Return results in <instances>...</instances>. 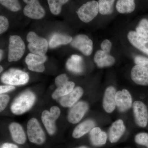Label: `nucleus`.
I'll list each match as a JSON object with an SVG mask.
<instances>
[{"instance_id":"29","label":"nucleus","mask_w":148,"mask_h":148,"mask_svg":"<svg viewBox=\"0 0 148 148\" xmlns=\"http://www.w3.org/2000/svg\"><path fill=\"white\" fill-rule=\"evenodd\" d=\"M1 4L11 11L16 12L21 9L18 0H0Z\"/></svg>"},{"instance_id":"40","label":"nucleus","mask_w":148,"mask_h":148,"mask_svg":"<svg viewBox=\"0 0 148 148\" xmlns=\"http://www.w3.org/2000/svg\"><path fill=\"white\" fill-rule=\"evenodd\" d=\"M75 148H89L88 147H85V146H81V147H77Z\"/></svg>"},{"instance_id":"23","label":"nucleus","mask_w":148,"mask_h":148,"mask_svg":"<svg viewBox=\"0 0 148 148\" xmlns=\"http://www.w3.org/2000/svg\"><path fill=\"white\" fill-rule=\"evenodd\" d=\"M95 125V122L92 120H86L82 122L74 129L73 137L75 138H80L90 131Z\"/></svg>"},{"instance_id":"5","label":"nucleus","mask_w":148,"mask_h":148,"mask_svg":"<svg viewBox=\"0 0 148 148\" xmlns=\"http://www.w3.org/2000/svg\"><path fill=\"white\" fill-rule=\"evenodd\" d=\"M27 132L29 141L37 145H42L45 140V135L36 118L29 120L27 125Z\"/></svg>"},{"instance_id":"6","label":"nucleus","mask_w":148,"mask_h":148,"mask_svg":"<svg viewBox=\"0 0 148 148\" xmlns=\"http://www.w3.org/2000/svg\"><path fill=\"white\" fill-rule=\"evenodd\" d=\"M77 12L79 18L83 22H90L99 12L98 3L95 1L87 2L81 6Z\"/></svg>"},{"instance_id":"36","label":"nucleus","mask_w":148,"mask_h":148,"mask_svg":"<svg viewBox=\"0 0 148 148\" xmlns=\"http://www.w3.org/2000/svg\"><path fill=\"white\" fill-rule=\"evenodd\" d=\"M112 47V43L108 39L104 40L101 44L102 50L108 53H109Z\"/></svg>"},{"instance_id":"3","label":"nucleus","mask_w":148,"mask_h":148,"mask_svg":"<svg viewBox=\"0 0 148 148\" xmlns=\"http://www.w3.org/2000/svg\"><path fill=\"white\" fill-rule=\"evenodd\" d=\"M25 45L21 37L14 35L10 37L8 47V61H17L24 55Z\"/></svg>"},{"instance_id":"20","label":"nucleus","mask_w":148,"mask_h":148,"mask_svg":"<svg viewBox=\"0 0 148 148\" xmlns=\"http://www.w3.org/2000/svg\"><path fill=\"white\" fill-rule=\"evenodd\" d=\"M12 138L15 143L23 144L26 141V136L23 128L17 123L13 122L9 126Z\"/></svg>"},{"instance_id":"35","label":"nucleus","mask_w":148,"mask_h":148,"mask_svg":"<svg viewBox=\"0 0 148 148\" xmlns=\"http://www.w3.org/2000/svg\"><path fill=\"white\" fill-rule=\"evenodd\" d=\"M10 101V97L7 95L1 94L0 95V110L2 112L7 106Z\"/></svg>"},{"instance_id":"19","label":"nucleus","mask_w":148,"mask_h":148,"mask_svg":"<svg viewBox=\"0 0 148 148\" xmlns=\"http://www.w3.org/2000/svg\"><path fill=\"white\" fill-rule=\"evenodd\" d=\"M94 61L98 67L103 68L113 66L115 62V59L109 53L103 50H98L94 56Z\"/></svg>"},{"instance_id":"11","label":"nucleus","mask_w":148,"mask_h":148,"mask_svg":"<svg viewBox=\"0 0 148 148\" xmlns=\"http://www.w3.org/2000/svg\"><path fill=\"white\" fill-rule=\"evenodd\" d=\"M88 109L87 103L81 101L72 106L68 115L69 122L76 124L80 121Z\"/></svg>"},{"instance_id":"41","label":"nucleus","mask_w":148,"mask_h":148,"mask_svg":"<svg viewBox=\"0 0 148 148\" xmlns=\"http://www.w3.org/2000/svg\"><path fill=\"white\" fill-rule=\"evenodd\" d=\"M0 68H1V71H0V72H1H1H2L3 71V68L1 66Z\"/></svg>"},{"instance_id":"1","label":"nucleus","mask_w":148,"mask_h":148,"mask_svg":"<svg viewBox=\"0 0 148 148\" xmlns=\"http://www.w3.org/2000/svg\"><path fill=\"white\" fill-rule=\"evenodd\" d=\"M36 96L31 91L22 92L14 99L11 106V111L14 114L21 115L29 111L34 104Z\"/></svg>"},{"instance_id":"17","label":"nucleus","mask_w":148,"mask_h":148,"mask_svg":"<svg viewBox=\"0 0 148 148\" xmlns=\"http://www.w3.org/2000/svg\"><path fill=\"white\" fill-rule=\"evenodd\" d=\"M83 94V90L80 87L74 88L71 92L65 96L61 97L60 104L65 108H71L78 101Z\"/></svg>"},{"instance_id":"13","label":"nucleus","mask_w":148,"mask_h":148,"mask_svg":"<svg viewBox=\"0 0 148 148\" xmlns=\"http://www.w3.org/2000/svg\"><path fill=\"white\" fill-rule=\"evenodd\" d=\"M115 101L116 106L120 112H126L132 107V97L126 89H123L116 92Z\"/></svg>"},{"instance_id":"32","label":"nucleus","mask_w":148,"mask_h":148,"mask_svg":"<svg viewBox=\"0 0 148 148\" xmlns=\"http://www.w3.org/2000/svg\"><path fill=\"white\" fill-rule=\"evenodd\" d=\"M9 27L8 19L5 16H0V34H2L8 30Z\"/></svg>"},{"instance_id":"30","label":"nucleus","mask_w":148,"mask_h":148,"mask_svg":"<svg viewBox=\"0 0 148 148\" xmlns=\"http://www.w3.org/2000/svg\"><path fill=\"white\" fill-rule=\"evenodd\" d=\"M136 32L141 36L148 38V20L142 19L136 28Z\"/></svg>"},{"instance_id":"39","label":"nucleus","mask_w":148,"mask_h":148,"mask_svg":"<svg viewBox=\"0 0 148 148\" xmlns=\"http://www.w3.org/2000/svg\"><path fill=\"white\" fill-rule=\"evenodd\" d=\"M0 53H1V56H1V58H0V59H1V60L2 58L3 53V51L2 50H1H1H0Z\"/></svg>"},{"instance_id":"28","label":"nucleus","mask_w":148,"mask_h":148,"mask_svg":"<svg viewBox=\"0 0 148 148\" xmlns=\"http://www.w3.org/2000/svg\"><path fill=\"white\" fill-rule=\"evenodd\" d=\"M49 10L54 15L61 13L63 5L69 2V0H47Z\"/></svg>"},{"instance_id":"16","label":"nucleus","mask_w":148,"mask_h":148,"mask_svg":"<svg viewBox=\"0 0 148 148\" xmlns=\"http://www.w3.org/2000/svg\"><path fill=\"white\" fill-rule=\"evenodd\" d=\"M116 93L115 88L112 86H109L105 91L103 98V107L107 112L110 113L115 109Z\"/></svg>"},{"instance_id":"31","label":"nucleus","mask_w":148,"mask_h":148,"mask_svg":"<svg viewBox=\"0 0 148 148\" xmlns=\"http://www.w3.org/2000/svg\"><path fill=\"white\" fill-rule=\"evenodd\" d=\"M135 143L140 145L146 146L148 148V133L141 132L135 136Z\"/></svg>"},{"instance_id":"4","label":"nucleus","mask_w":148,"mask_h":148,"mask_svg":"<svg viewBox=\"0 0 148 148\" xmlns=\"http://www.w3.org/2000/svg\"><path fill=\"white\" fill-rule=\"evenodd\" d=\"M1 80L5 84L18 86L27 84L29 80V75L21 70L10 69L2 75Z\"/></svg>"},{"instance_id":"14","label":"nucleus","mask_w":148,"mask_h":148,"mask_svg":"<svg viewBox=\"0 0 148 148\" xmlns=\"http://www.w3.org/2000/svg\"><path fill=\"white\" fill-rule=\"evenodd\" d=\"M131 77L136 84L142 86L148 85V69L136 65L132 68Z\"/></svg>"},{"instance_id":"34","label":"nucleus","mask_w":148,"mask_h":148,"mask_svg":"<svg viewBox=\"0 0 148 148\" xmlns=\"http://www.w3.org/2000/svg\"><path fill=\"white\" fill-rule=\"evenodd\" d=\"M69 81V78L65 74H61L56 77L55 80V84L57 87L66 84Z\"/></svg>"},{"instance_id":"22","label":"nucleus","mask_w":148,"mask_h":148,"mask_svg":"<svg viewBox=\"0 0 148 148\" xmlns=\"http://www.w3.org/2000/svg\"><path fill=\"white\" fill-rule=\"evenodd\" d=\"M90 139L94 146L99 147L105 145L107 140L106 133L99 127H93L90 132Z\"/></svg>"},{"instance_id":"7","label":"nucleus","mask_w":148,"mask_h":148,"mask_svg":"<svg viewBox=\"0 0 148 148\" xmlns=\"http://www.w3.org/2000/svg\"><path fill=\"white\" fill-rule=\"evenodd\" d=\"M61 114V111L58 107L53 106L50 111L45 110L42 114L41 119L48 133L53 135L56 131L55 122Z\"/></svg>"},{"instance_id":"12","label":"nucleus","mask_w":148,"mask_h":148,"mask_svg":"<svg viewBox=\"0 0 148 148\" xmlns=\"http://www.w3.org/2000/svg\"><path fill=\"white\" fill-rule=\"evenodd\" d=\"M47 58L45 56L36 55L29 53L25 58L28 69L32 71L42 73L45 70L44 63Z\"/></svg>"},{"instance_id":"38","label":"nucleus","mask_w":148,"mask_h":148,"mask_svg":"<svg viewBox=\"0 0 148 148\" xmlns=\"http://www.w3.org/2000/svg\"><path fill=\"white\" fill-rule=\"evenodd\" d=\"M1 148H18L16 145L11 143H5L1 146Z\"/></svg>"},{"instance_id":"15","label":"nucleus","mask_w":148,"mask_h":148,"mask_svg":"<svg viewBox=\"0 0 148 148\" xmlns=\"http://www.w3.org/2000/svg\"><path fill=\"white\" fill-rule=\"evenodd\" d=\"M127 37L132 45L148 55V38L141 36L134 31L129 32Z\"/></svg>"},{"instance_id":"26","label":"nucleus","mask_w":148,"mask_h":148,"mask_svg":"<svg viewBox=\"0 0 148 148\" xmlns=\"http://www.w3.org/2000/svg\"><path fill=\"white\" fill-rule=\"evenodd\" d=\"M75 86V84L73 82L68 81L65 84L57 87L52 93V98L56 99L67 95L73 90Z\"/></svg>"},{"instance_id":"24","label":"nucleus","mask_w":148,"mask_h":148,"mask_svg":"<svg viewBox=\"0 0 148 148\" xmlns=\"http://www.w3.org/2000/svg\"><path fill=\"white\" fill-rule=\"evenodd\" d=\"M116 8L120 13H132L135 8V0H118Z\"/></svg>"},{"instance_id":"25","label":"nucleus","mask_w":148,"mask_h":148,"mask_svg":"<svg viewBox=\"0 0 148 148\" xmlns=\"http://www.w3.org/2000/svg\"><path fill=\"white\" fill-rule=\"evenodd\" d=\"M73 38L64 34H56L51 37L49 42V47L53 48L61 45H67L71 42Z\"/></svg>"},{"instance_id":"37","label":"nucleus","mask_w":148,"mask_h":148,"mask_svg":"<svg viewBox=\"0 0 148 148\" xmlns=\"http://www.w3.org/2000/svg\"><path fill=\"white\" fill-rule=\"evenodd\" d=\"M15 87L12 85L1 86H0V93L2 94L8 91L14 90Z\"/></svg>"},{"instance_id":"2","label":"nucleus","mask_w":148,"mask_h":148,"mask_svg":"<svg viewBox=\"0 0 148 148\" xmlns=\"http://www.w3.org/2000/svg\"><path fill=\"white\" fill-rule=\"evenodd\" d=\"M27 40L29 42L28 49L31 53L45 55L48 47V43L45 38L39 36L35 32H31L27 34Z\"/></svg>"},{"instance_id":"27","label":"nucleus","mask_w":148,"mask_h":148,"mask_svg":"<svg viewBox=\"0 0 148 148\" xmlns=\"http://www.w3.org/2000/svg\"><path fill=\"white\" fill-rule=\"evenodd\" d=\"M115 0H99V12L102 15H109L112 13Z\"/></svg>"},{"instance_id":"10","label":"nucleus","mask_w":148,"mask_h":148,"mask_svg":"<svg viewBox=\"0 0 148 148\" xmlns=\"http://www.w3.org/2000/svg\"><path fill=\"white\" fill-rule=\"evenodd\" d=\"M132 106L136 124L140 127H146L148 123V111L145 104L142 101H136Z\"/></svg>"},{"instance_id":"18","label":"nucleus","mask_w":148,"mask_h":148,"mask_svg":"<svg viewBox=\"0 0 148 148\" xmlns=\"http://www.w3.org/2000/svg\"><path fill=\"white\" fill-rule=\"evenodd\" d=\"M125 130L123 121L119 119L114 122L109 131V140L112 143H116L119 140Z\"/></svg>"},{"instance_id":"9","label":"nucleus","mask_w":148,"mask_h":148,"mask_svg":"<svg viewBox=\"0 0 148 148\" xmlns=\"http://www.w3.org/2000/svg\"><path fill=\"white\" fill-rule=\"evenodd\" d=\"M71 45L86 56H89L92 53L93 42L86 35H77L73 39Z\"/></svg>"},{"instance_id":"21","label":"nucleus","mask_w":148,"mask_h":148,"mask_svg":"<svg viewBox=\"0 0 148 148\" xmlns=\"http://www.w3.org/2000/svg\"><path fill=\"white\" fill-rule=\"evenodd\" d=\"M66 67L69 71L74 73H81L83 71L82 57L75 54L72 55L67 61Z\"/></svg>"},{"instance_id":"33","label":"nucleus","mask_w":148,"mask_h":148,"mask_svg":"<svg viewBox=\"0 0 148 148\" xmlns=\"http://www.w3.org/2000/svg\"><path fill=\"white\" fill-rule=\"evenodd\" d=\"M135 64L148 69V58L142 56H137L134 59Z\"/></svg>"},{"instance_id":"8","label":"nucleus","mask_w":148,"mask_h":148,"mask_svg":"<svg viewBox=\"0 0 148 148\" xmlns=\"http://www.w3.org/2000/svg\"><path fill=\"white\" fill-rule=\"evenodd\" d=\"M27 5L23 12L25 16L34 19H40L45 16V11L38 0H23Z\"/></svg>"}]
</instances>
